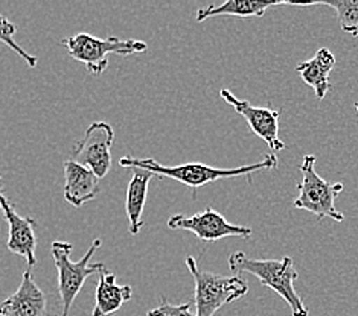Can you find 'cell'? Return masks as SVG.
Instances as JSON below:
<instances>
[{
  "mask_svg": "<svg viewBox=\"0 0 358 316\" xmlns=\"http://www.w3.org/2000/svg\"><path fill=\"white\" fill-rule=\"evenodd\" d=\"M62 45L73 59L86 66L93 76H101L106 72L108 67V57L112 54L127 57L142 54L148 49L147 43L143 41L121 40L117 37L99 40L84 32L62 40Z\"/></svg>",
  "mask_w": 358,
  "mask_h": 316,
  "instance_id": "obj_6",
  "label": "cell"
},
{
  "mask_svg": "<svg viewBox=\"0 0 358 316\" xmlns=\"http://www.w3.org/2000/svg\"><path fill=\"white\" fill-rule=\"evenodd\" d=\"M102 245L101 239H95L84 257L78 262L71 260L73 245L69 242H54L50 246L55 268L58 271V294L62 300V316H69L76 296L92 276L106 269L104 263H90L92 257Z\"/></svg>",
  "mask_w": 358,
  "mask_h": 316,
  "instance_id": "obj_3",
  "label": "cell"
},
{
  "mask_svg": "<svg viewBox=\"0 0 358 316\" xmlns=\"http://www.w3.org/2000/svg\"><path fill=\"white\" fill-rule=\"evenodd\" d=\"M64 170V200L72 207L80 209L84 204L95 200L99 193V178L86 166L67 160Z\"/></svg>",
  "mask_w": 358,
  "mask_h": 316,
  "instance_id": "obj_12",
  "label": "cell"
},
{
  "mask_svg": "<svg viewBox=\"0 0 358 316\" xmlns=\"http://www.w3.org/2000/svg\"><path fill=\"white\" fill-rule=\"evenodd\" d=\"M192 303H183V304H171L168 303L165 298H162V303L147 313V316H195L191 312Z\"/></svg>",
  "mask_w": 358,
  "mask_h": 316,
  "instance_id": "obj_19",
  "label": "cell"
},
{
  "mask_svg": "<svg viewBox=\"0 0 358 316\" xmlns=\"http://www.w3.org/2000/svg\"><path fill=\"white\" fill-rule=\"evenodd\" d=\"M0 316H48L46 295L34 281L31 271L23 272L19 289L0 304Z\"/></svg>",
  "mask_w": 358,
  "mask_h": 316,
  "instance_id": "obj_11",
  "label": "cell"
},
{
  "mask_svg": "<svg viewBox=\"0 0 358 316\" xmlns=\"http://www.w3.org/2000/svg\"><path fill=\"white\" fill-rule=\"evenodd\" d=\"M119 165L125 169H143L148 170L155 176L160 178H171L176 181L182 183L187 187H191L192 192H197L199 187L206 186L209 183H215L218 179L224 178H236V176H247L252 181L250 175L259 170H273L278 167V158L273 153H266L264 158L258 163L245 165L235 169H220L212 167L203 163H185L178 166H164L159 165L155 158H136V157H122L119 160Z\"/></svg>",
  "mask_w": 358,
  "mask_h": 316,
  "instance_id": "obj_1",
  "label": "cell"
},
{
  "mask_svg": "<svg viewBox=\"0 0 358 316\" xmlns=\"http://www.w3.org/2000/svg\"><path fill=\"white\" fill-rule=\"evenodd\" d=\"M354 107H355V110H357V114H358V102H357V104H354Z\"/></svg>",
  "mask_w": 358,
  "mask_h": 316,
  "instance_id": "obj_20",
  "label": "cell"
},
{
  "mask_svg": "<svg viewBox=\"0 0 358 316\" xmlns=\"http://www.w3.org/2000/svg\"><path fill=\"white\" fill-rule=\"evenodd\" d=\"M186 268L195 283V316H214L221 307L249 292V286L240 276L227 277L201 271L194 257H186Z\"/></svg>",
  "mask_w": 358,
  "mask_h": 316,
  "instance_id": "obj_4",
  "label": "cell"
},
{
  "mask_svg": "<svg viewBox=\"0 0 358 316\" xmlns=\"http://www.w3.org/2000/svg\"><path fill=\"white\" fill-rule=\"evenodd\" d=\"M336 66V57L331 54V50L327 47L319 49L315 55L303 61L296 67V72L301 75V78L306 85L315 91V98L319 100H323L327 96V93L331 89L329 84V73Z\"/></svg>",
  "mask_w": 358,
  "mask_h": 316,
  "instance_id": "obj_14",
  "label": "cell"
},
{
  "mask_svg": "<svg viewBox=\"0 0 358 316\" xmlns=\"http://www.w3.org/2000/svg\"><path fill=\"white\" fill-rule=\"evenodd\" d=\"M302 181L297 183V198L293 202L294 209L306 210L319 220L325 218L343 222L345 216L336 209L337 196L343 192L342 183H329L315 172V156H305L301 165Z\"/></svg>",
  "mask_w": 358,
  "mask_h": 316,
  "instance_id": "obj_5",
  "label": "cell"
},
{
  "mask_svg": "<svg viewBox=\"0 0 358 316\" xmlns=\"http://www.w3.org/2000/svg\"><path fill=\"white\" fill-rule=\"evenodd\" d=\"M329 6L334 8L340 28L352 37H358V0H320V2L296 3L289 2V6Z\"/></svg>",
  "mask_w": 358,
  "mask_h": 316,
  "instance_id": "obj_17",
  "label": "cell"
},
{
  "mask_svg": "<svg viewBox=\"0 0 358 316\" xmlns=\"http://www.w3.org/2000/svg\"><path fill=\"white\" fill-rule=\"evenodd\" d=\"M15 32H17L15 24L8 20L5 15L0 14V41H2L3 45H6L11 50H14V52L19 55L22 59H24V63H27L29 67H36L37 63H38L37 57L28 54L27 50H24L20 45H17L15 40H14Z\"/></svg>",
  "mask_w": 358,
  "mask_h": 316,
  "instance_id": "obj_18",
  "label": "cell"
},
{
  "mask_svg": "<svg viewBox=\"0 0 358 316\" xmlns=\"http://www.w3.org/2000/svg\"><path fill=\"white\" fill-rule=\"evenodd\" d=\"M133 175L129 183V189H127V200H125V211L129 216L130 224V233L133 236L139 234L141 228L143 227V209L145 202H147L148 195V186L155 175L148 170L143 169H131Z\"/></svg>",
  "mask_w": 358,
  "mask_h": 316,
  "instance_id": "obj_15",
  "label": "cell"
},
{
  "mask_svg": "<svg viewBox=\"0 0 358 316\" xmlns=\"http://www.w3.org/2000/svg\"><path fill=\"white\" fill-rule=\"evenodd\" d=\"M0 210L3 211L5 220L10 227V237H8V250L11 253L20 255L27 260L28 266L34 268L37 263L36 255V246H37V236H36V227L37 222L32 218L20 216L15 211L14 204L10 202L3 193L2 187V175H0Z\"/></svg>",
  "mask_w": 358,
  "mask_h": 316,
  "instance_id": "obj_9",
  "label": "cell"
},
{
  "mask_svg": "<svg viewBox=\"0 0 358 316\" xmlns=\"http://www.w3.org/2000/svg\"><path fill=\"white\" fill-rule=\"evenodd\" d=\"M289 6V2H261V0H227L221 5H209L200 8L195 15L199 23L217 15H232V17H262L267 10L275 6Z\"/></svg>",
  "mask_w": 358,
  "mask_h": 316,
  "instance_id": "obj_16",
  "label": "cell"
},
{
  "mask_svg": "<svg viewBox=\"0 0 358 316\" xmlns=\"http://www.w3.org/2000/svg\"><path fill=\"white\" fill-rule=\"evenodd\" d=\"M168 227L171 230L191 232L203 242H217L224 237L249 239L252 236L250 227L230 224L223 215H220L212 207H208L201 213H195L192 216L174 215L169 218Z\"/></svg>",
  "mask_w": 358,
  "mask_h": 316,
  "instance_id": "obj_8",
  "label": "cell"
},
{
  "mask_svg": "<svg viewBox=\"0 0 358 316\" xmlns=\"http://www.w3.org/2000/svg\"><path fill=\"white\" fill-rule=\"evenodd\" d=\"M133 296V287L129 285H117L116 276L108 272L107 268L99 272L96 292H95V307L92 316H107L130 301Z\"/></svg>",
  "mask_w": 358,
  "mask_h": 316,
  "instance_id": "obj_13",
  "label": "cell"
},
{
  "mask_svg": "<svg viewBox=\"0 0 358 316\" xmlns=\"http://www.w3.org/2000/svg\"><path fill=\"white\" fill-rule=\"evenodd\" d=\"M220 96L232 105L238 114H241L247 123H249L253 134H257L259 139L266 142L273 151H282L285 149V143L279 139V110L271 108H261L252 105L249 100L238 99L232 91L221 90Z\"/></svg>",
  "mask_w": 358,
  "mask_h": 316,
  "instance_id": "obj_10",
  "label": "cell"
},
{
  "mask_svg": "<svg viewBox=\"0 0 358 316\" xmlns=\"http://www.w3.org/2000/svg\"><path fill=\"white\" fill-rule=\"evenodd\" d=\"M229 268L235 274H250L255 276L261 285L275 290L289 306L293 316H308L302 298L297 295L294 289V281L299 278V272L294 268L292 257H282L280 260L273 259H250L243 251L230 254Z\"/></svg>",
  "mask_w": 358,
  "mask_h": 316,
  "instance_id": "obj_2",
  "label": "cell"
},
{
  "mask_svg": "<svg viewBox=\"0 0 358 316\" xmlns=\"http://www.w3.org/2000/svg\"><path fill=\"white\" fill-rule=\"evenodd\" d=\"M115 131L107 122H93L84 137L72 148V161L89 167L99 179L112 167V144Z\"/></svg>",
  "mask_w": 358,
  "mask_h": 316,
  "instance_id": "obj_7",
  "label": "cell"
}]
</instances>
